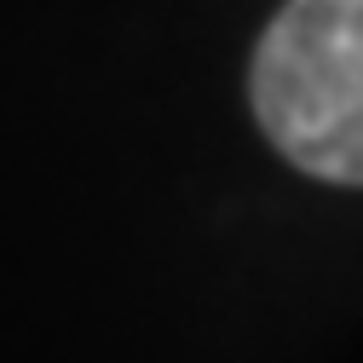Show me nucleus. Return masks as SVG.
<instances>
[{
  "mask_svg": "<svg viewBox=\"0 0 363 363\" xmlns=\"http://www.w3.org/2000/svg\"><path fill=\"white\" fill-rule=\"evenodd\" d=\"M248 93L300 173L363 185V0H289L254 47Z\"/></svg>",
  "mask_w": 363,
  "mask_h": 363,
  "instance_id": "obj_1",
  "label": "nucleus"
}]
</instances>
